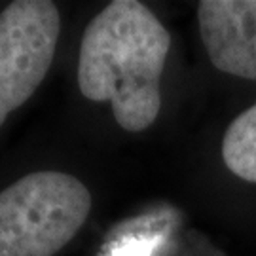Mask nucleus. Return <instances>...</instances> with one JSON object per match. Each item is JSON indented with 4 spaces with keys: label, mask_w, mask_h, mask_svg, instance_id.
<instances>
[{
    "label": "nucleus",
    "mask_w": 256,
    "mask_h": 256,
    "mask_svg": "<svg viewBox=\"0 0 256 256\" xmlns=\"http://www.w3.org/2000/svg\"><path fill=\"white\" fill-rule=\"evenodd\" d=\"M171 36L137 0H114L88 23L78 57V88L93 102L110 101L129 133L144 131L162 110V74Z\"/></svg>",
    "instance_id": "f257e3e1"
},
{
    "label": "nucleus",
    "mask_w": 256,
    "mask_h": 256,
    "mask_svg": "<svg viewBox=\"0 0 256 256\" xmlns=\"http://www.w3.org/2000/svg\"><path fill=\"white\" fill-rule=\"evenodd\" d=\"M198 23L214 68L256 80V0H202Z\"/></svg>",
    "instance_id": "20e7f679"
},
{
    "label": "nucleus",
    "mask_w": 256,
    "mask_h": 256,
    "mask_svg": "<svg viewBox=\"0 0 256 256\" xmlns=\"http://www.w3.org/2000/svg\"><path fill=\"white\" fill-rule=\"evenodd\" d=\"M92 194L74 174L38 171L0 192V256H54L80 232Z\"/></svg>",
    "instance_id": "f03ea898"
},
{
    "label": "nucleus",
    "mask_w": 256,
    "mask_h": 256,
    "mask_svg": "<svg viewBox=\"0 0 256 256\" xmlns=\"http://www.w3.org/2000/svg\"><path fill=\"white\" fill-rule=\"evenodd\" d=\"M222 160L236 176L256 184V102L228 126L222 138Z\"/></svg>",
    "instance_id": "39448f33"
},
{
    "label": "nucleus",
    "mask_w": 256,
    "mask_h": 256,
    "mask_svg": "<svg viewBox=\"0 0 256 256\" xmlns=\"http://www.w3.org/2000/svg\"><path fill=\"white\" fill-rule=\"evenodd\" d=\"M61 34L50 0H18L0 14V128L27 102L54 63Z\"/></svg>",
    "instance_id": "7ed1b4c3"
}]
</instances>
